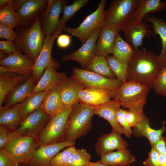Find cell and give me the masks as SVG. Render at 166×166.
<instances>
[{"instance_id": "1", "label": "cell", "mask_w": 166, "mask_h": 166, "mask_svg": "<svg viewBox=\"0 0 166 166\" xmlns=\"http://www.w3.org/2000/svg\"><path fill=\"white\" fill-rule=\"evenodd\" d=\"M162 68L158 55L144 48H139L128 64L127 81H134L150 89Z\"/></svg>"}, {"instance_id": "2", "label": "cell", "mask_w": 166, "mask_h": 166, "mask_svg": "<svg viewBox=\"0 0 166 166\" xmlns=\"http://www.w3.org/2000/svg\"><path fill=\"white\" fill-rule=\"evenodd\" d=\"M149 89L133 81L122 83L118 89L113 90V97L117 99L121 106L131 111L144 113Z\"/></svg>"}, {"instance_id": "3", "label": "cell", "mask_w": 166, "mask_h": 166, "mask_svg": "<svg viewBox=\"0 0 166 166\" xmlns=\"http://www.w3.org/2000/svg\"><path fill=\"white\" fill-rule=\"evenodd\" d=\"M39 147L37 137L21 135L14 131L9 132L6 145L3 149L17 162L27 166Z\"/></svg>"}, {"instance_id": "4", "label": "cell", "mask_w": 166, "mask_h": 166, "mask_svg": "<svg viewBox=\"0 0 166 166\" xmlns=\"http://www.w3.org/2000/svg\"><path fill=\"white\" fill-rule=\"evenodd\" d=\"M94 108L80 102L72 106L69 117L65 140L75 141L86 135L92 128V118Z\"/></svg>"}, {"instance_id": "5", "label": "cell", "mask_w": 166, "mask_h": 166, "mask_svg": "<svg viewBox=\"0 0 166 166\" xmlns=\"http://www.w3.org/2000/svg\"><path fill=\"white\" fill-rule=\"evenodd\" d=\"M39 18L29 29L17 34L14 41L18 50L23 52L34 61L40 53L45 40Z\"/></svg>"}, {"instance_id": "6", "label": "cell", "mask_w": 166, "mask_h": 166, "mask_svg": "<svg viewBox=\"0 0 166 166\" xmlns=\"http://www.w3.org/2000/svg\"><path fill=\"white\" fill-rule=\"evenodd\" d=\"M72 106L50 117L37 137L39 147L65 140L68 119Z\"/></svg>"}, {"instance_id": "7", "label": "cell", "mask_w": 166, "mask_h": 166, "mask_svg": "<svg viewBox=\"0 0 166 166\" xmlns=\"http://www.w3.org/2000/svg\"><path fill=\"white\" fill-rule=\"evenodd\" d=\"M106 0H102L97 9L88 16L77 27L65 28L64 31L77 37L83 45L96 30L104 25Z\"/></svg>"}, {"instance_id": "8", "label": "cell", "mask_w": 166, "mask_h": 166, "mask_svg": "<svg viewBox=\"0 0 166 166\" xmlns=\"http://www.w3.org/2000/svg\"><path fill=\"white\" fill-rule=\"evenodd\" d=\"M140 0H115L112 1L105 14L104 25L122 27L130 19L132 13Z\"/></svg>"}, {"instance_id": "9", "label": "cell", "mask_w": 166, "mask_h": 166, "mask_svg": "<svg viewBox=\"0 0 166 166\" xmlns=\"http://www.w3.org/2000/svg\"><path fill=\"white\" fill-rule=\"evenodd\" d=\"M62 31L58 28L53 32L51 36L45 37L41 52L32 67V75L37 82L46 69L51 67L56 69L60 66L57 61L52 57L51 52L55 39L60 35Z\"/></svg>"}, {"instance_id": "10", "label": "cell", "mask_w": 166, "mask_h": 166, "mask_svg": "<svg viewBox=\"0 0 166 166\" xmlns=\"http://www.w3.org/2000/svg\"><path fill=\"white\" fill-rule=\"evenodd\" d=\"M70 77L79 81L86 87L113 90L118 89L122 84L117 78H109L78 68L73 69Z\"/></svg>"}, {"instance_id": "11", "label": "cell", "mask_w": 166, "mask_h": 166, "mask_svg": "<svg viewBox=\"0 0 166 166\" xmlns=\"http://www.w3.org/2000/svg\"><path fill=\"white\" fill-rule=\"evenodd\" d=\"M49 118L50 117L40 108L27 116L14 131L23 136L37 137Z\"/></svg>"}, {"instance_id": "12", "label": "cell", "mask_w": 166, "mask_h": 166, "mask_svg": "<svg viewBox=\"0 0 166 166\" xmlns=\"http://www.w3.org/2000/svg\"><path fill=\"white\" fill-rule=\"evenodd\" d=\"M75 141L69 139L63 141L43 145L35 151L28 166H50L52 159L66 147L74 145Z\"/></svg>"}, {"instance_id": "13", "label": "cell", "mask_w": 166, "mask_h": 166, "mask_svg": "<svg viewBox=\"0 0 166 166\" xmlns=\"http://www.w3.org/2000/svg\"><path fill=\"white\" fill-rule=\"evenodd\" d=\"M122 30L128 42L136 51L142 45L144 37L148 38L152 34V30L146 22H136L130 20L123 26Z\"/></svg>"}, {"instance_id": "14", "label": "cell", "mask_w": 166, "mask_h": 166, "mask_svg": "<svg viewBox=\"0 0 166 166\" xmlns=\"http://www.w3.org/2000/svg\"><path fill=\"white\" fill-rule=\"evenodd\" d=\"M34 61L27 55L18 50L0 60V65L7 67L10 72L15 73L28 78L33 74Z\"/></svg>"}, {"instance_id": "15", "label": "cell", "mask_w": 166, "mask_h": 166, "mask_svg": "<svg viewBox=\"0 0 166 166\" xmlns=\"http://www.w3.org/2000/svg\"><path fill=\"white\" fill-rule=\"evenodd\" d=\"M101 29L95 30L76 51L70 54L63 55L62 57L63 61H75L78 62L82 67H85L96 55V42Z\"/></svg>"}, {"instance_id": "16", "label": "cell", "mask_w": 166, "mask_h": 166, "mask_svg": "<svg viewBox=\"0 0 166 166\" xmlns=\"http://www.w3.org/2000/svg\"><path fill=\"white\" fill-rule=\"evenodd\" d=\"M66 2L63 0H48L47 6L43 20V31L45 37H50L53 32L59 28V16Z\"/></svg>"}, {"instance_id": "17", "label": "cell", "mask_w": 166, "mask_h": 166, "mask_svg": "<svg viewBox=\"0 0 166 166\" xmlns=\"http://www.w3.org/2000/svg\"><path fill=\"white\" fill-rule=\"evenodd\" d=\"M121 135L117 132L112 130L109 133L100 136L94 145L97 155L101 157L115 150L127 148L128 144Z\"/></svg>"}, {"instance_id": "18", "label": "cell", "mask_w": 166, "mask_h": 166, "mask_svg": "<svg viewBox=\"0 0 166 166\" xmlns=\"http://www.w3.org/2000/svg\"><path fill=\"white\" fill-rule=\"evenodd\" d=\"M122 28L117 26H102L98 37L96 55L106 57L112 54L116 37Z\"/></svg>"}, {"instance_id": "19", "label": "cell", "mask_w": 166, "mask_h": 166, "mask_svg": "<svg viewBox=\"0 0 166 166\" xmlns=\"http://www.w3.org/2000/svg\"><path fill=\"white\" fill-rule=\"evenodd\" d=\"M121 106L119 101L117 99H114L94 107V114L107 120L111 125L112 130L120 135H125L124 129L117 119V113Z\"/></svg>"}, {"instance_id": "20", "label": "cell", "mask_w": 166, "mask_h": 166, "mask_svg": "<svg viewBox=\"0 0 166 166\" xmlns=\"http://www.w3.org/2000/svg\"><path fill=\"white\" fill-rule=\"evenodd\" d=\"M36 82L35 77L32 75L24 82L16 87L5 97L2 106L9 108L15 104L21 103L32 94Z\"/></svg>"}, {"instance_id": "21", "label": "cell", "mask_w": 166, "mask_h": 166, "mask_svg": "<svg viewBox=\"0 0 166 166\" xmlns=\"http://www.w3.org/2000/svg\"><path fill=\"white\" fill-rule=\"evenodd\" d=\"M112 97L113 90L86 87L80 93L79 102L94 108L110 100Z\"/></svg>"}, {"instance_id": "22", "label": "cell", "mask_w": 166, "mask_h": 166, "mask_svg": "<svg viewBox=\"0 0 166 166\" xmlns=\"http://www.w3.org/2000/svg\"><path fill=\"white\" fill-rule=\"evenodd\" d=\"M61 84V97L65 109L79 102L80 93L86 86L71 77H67Z\"/></svg>"}, {"instance_id": "23", "label": "cell", "mask_w": 166, "mask_h": 166, "mask_svg": "<svg viewBox=\"0 0 166 166\" xmlns=\"http://www.w3.org/2000/svg\"><path fill=\"white\" fill-rule=\"evenodd\" d=\"M61 84H58L47 91L41 108L50 117L61 112L65 109L62 100Z\"/></svg>"}, {"instance_id": "24", "label": "cell", "mask_w": 166, "mask_h": 166, "mask_svg": "<svg viewBox=\"0 0 166 166\" xmlns=\"http://www.w3.org/2000/svg\"><path fill=\"white\" fill-rule=\"evenodd\" d=\"M67 77L64 72H58L53 68H47L36 84L32 94L47 91L55 85L61 83Z\"/></svg>"}, {"instance_id": "25", "label": "cell", "mask_w": 166, "mask_h": 166, "mask_svg": "<svg viewBox=\"0 0 166 166\" xmlns=\"http://www.w3.org/2000/svg\"><path fill=\"white\" fill-rule=\"evenodd\" d=\"M143 19L145 21L152 24L153 36L155 37L158 35L161 39L162 49L158 56L163 68L166 66V22L153 15L150 16L147 15Z\"/></svg>"}, {"instance_id": "26", "label": "cell", "mask_w": 166, "mask_h": 166, "mask_svg": "<svg viewBox=\"0 0 166 166\" xmlns=\"http://www.w3.org/2000/svg\"><path fill=\"white\" fill-rule=\"evenodd\" d=\"M165 122L160 129H153L150 126L149 119L145 116L142 120L134 127L133 132L138 137L144 136L148 140L152 147L163 137L162 135L166 130Z\"/></svg>"}, {"instance_id": "27", "label": "cell", "mask_w": 166, "mask_h": 166, "mask_svg": "<svg viewBox=\"0 0 166 166\" xmlns=\"http://www.w3.org/2000/svg\"><path fill=\"white\" fill-rule=\"evenodd\" d=\"M166 9V3L160 0H140L137 8L132 13L130 20L136 22L143 21L149 13L160 12Z\"/></svg>"}, {"instance_id": "28", "label": "cell", "mask_w": 166, "mask_h": 166, "mask_svg": "<svg viewBox=\"0 0 166 166\" xmlns=\"http://www.w3.org/2000/svg\"><path fill=\"white\" fill-rule=\"evenodd\" d=\"M28 78L12 72L0 73V108L2 106L4 99L7 95Z\"/></svg>"}, {"instance_id": "29", "label": "cell", "mask_w": 166, "mask_h": 166, "mask_svg": "<svg viewBox=\"0 0 166 166\" xmlns=\"http://www.w3.org/2000/svg\"><path fill=\"white\" fill-rule=\"evenodd\" d=\"M101 157V163L112 166H129L136 161L135 156L127 148L111 152Z\"/></svg>"}, {"instance_id": "30", "label": "cell", "mask_w": 166, "mask_h": 166, "mask_svg": "<svg viewBox=\"0 0 166 166\" xmlns=\"http://www.w3.org/2000/svg\"><path fill=\"white\" fill-rule=\"evenodd\" d=\"M48 2V0H26L17 9L21 23L31 20L40 13Z\"/></svg>"}, {"instance_id": "31", "label": "cell", "mask_w": 166, "mask_h": 166, "mask_svg": "<svg viewBox=\"0 0 166 166\" xmlns=\"http://www.w3.org/2000/svg\"><path fill=\"white\" fill-rule=\"evenodd\" d=\"M135 52L132 46L125 41L118 33L115 40L113 56L120 61L128 64Z\"/></svg>"}, {"instance_id": "32", "label": "cell", "mask_w": 166, "mask_h": 166, "mask_svg": "<svg viewBox=\"0 0 166 166\" xmlns=\"http://www.w3.org/2000/svg\"><path fill=\"white\" fill-rule=\"evenodd\" d=\"M20 103L9 108L3 106L0 108V125L7 126L9 129L16 130L21 122L19 114Z\"/></svg>"}, {"instance_id": "33", "label": "cell", "mask_w": 166, "mask_h": 166, "mask_svg": "<svg viewBox=\"0 0 166 166\" xmlns=\"http://www.w3.org/2000/svg\"><path fill=\"white\" fill-rule=\"evenodd\" d=\"M46 92L44 91L32 94L20 103L19 114L21 121L29 114L41 108Z\"/></svg>"}, {"instance_id": "34", "label": "cell", "mask_w": 166, "mask_h": 166, "mask_svg": "<svg viewBox=\"0 0 166 166\" xmlns=\"http://www.w3.org/2000/svg\"><path fill=\"white\" fill-rule=\"evenodd\" d=\"M86 70L112 79L116 77L110 69L106 57L95 55L85 67Z\"/></svg>"}, {"instance_id": "35", "label": "cell", "mask_w": 166, "mask_h": 166, "mask_svg": "<svg viewBox=\"0 0 166 166\" xmlns=\"http://www.w3.org/2000/svg\"><path fill=\"white\" fill-rule=\"evenodd\" d=\"M0 6V23L14 29L21 23L19 17L11 4Z\"/></svg>"}, {"instance_id": "36", "label": "cell", "mask_w": 166, "mask_h": 166, "mask_svg": "<svg viewBox=\"0 0 166 166\" xmlns=\"http://www.w3.org/2000/svg\"><path fill=\"white\" fill-rule=\"evenodd\" d=\"M89 1V0H76L70 5H65L63 10V15L60 20L59 28L64 31L66 28V22L72 18L77 11L85 6Z\"/></svg>"}, {"instance_id": "37", "label": "cell", "mask_w": 166, "mask_h": 166, "mask_svg": "<svg viewBox=\"0 0 166 166\" xmlns=\"http://www.w3.org/2000/svg\"><path fill=\"white\" fill-rule=\"evenodd\" d=\"M109 66L117 79L123 83L127 81L128 64L116 59L113 56L106 57Z\"/></svg>"}, {"instance_id": "38", "label": "cell", "mask_w": 166, "mask_h": 166, "mask_svg": "<svg viewBox=\"0 0 166 166\" xmlns=\"http://www.w3.org/2000/svg\"><path fill=\"white\" fill-rule=\"evenodd\" d=\"M91 158V155L85 149H76L69 156L65 166H87Z\"/></svg>"}, {"instance_id": "39", "label": "cell", "mask_w": 166, "mask_h": 166, "mask_svg": "<svg viewBox=\"0 0 166 166\" xmlns=\"http://www.w3.org/2000/svg\"><path fill=\"white\" fill-rule=\"evenodd\" d=\"M76 149L74 145L67 147L52 159L50 166H65L69 156Z\"/></svg>"}, {"instance_id": "40", "label": "cell", "mask_w": 166, "mask_h": 166, "mask_svg": "<svg viewBox=\"0 0 166 166\" xmlns=\"http://www.w3.org/2000/svg\"><path fill=\"white\" fill-rule=\"evenodd\" d=\"M152 88L157 94L166 97V66L161 70Z\"/></svg>"}, {"instance_id": "41", "label": "cell", "mask_w": 166, "mask_h": 166, "mask_svg": "<svg viewBox=\"0 0 166 166\" xmlns=\"http://www.w3.org/2000/svg\"><path fill=\"white\" fill-rule=\"evenodd\" d=\"M144 116V113L124 109V118L131 127H135L142 120Z\"/></svg>"}, {"instance_id": "42", "label": "cell", "mask_w": 166, "mask_h": 166, "mask_svg": "<svg viewBox=\"0 0 166 166\" xmlns=\"http://www.w3.org/2000/svg\"><path fill=\"white\" fill-rule=\"evenodd\" d=\"M124 109L120 108L117 113V121L124 129L125 135L127 138H130L132 133L131 127L126 122L124 117Z\"/></svg>"}, {"instance_id": "43", "label": "cell", "mask_w": 166, "mask_h": 166, "mask_svg": "<svg viewBox=\"0 0 166 166\" xmlns=\"http://www.w3.org/2000/svg\"><path fill=\"white\" fill-rule=\"evenodd\" d=\"M17 33L13 29L0 23V38L7 40L14 41L17 37Z\"/></svg>"}, {"instance_id": "44", "label": "cell", "mask_w": 166, "mask_h": 166, "mask_svg": "<svg viewBox=\"0 0 166 166\" xmlns=\"http://www.w3.org/2000/svg\"><path fill=\"white\" fill-rule=\"evenodd\" d=\"M0 166H18V164L9 154L3 149H0Z\"/></svg>"}, {"instance_id": "45", "label": "cell", "mask_w": 166, "mask_h": 166, "mask_svg": "<svg viewBox=\"0 0 166 166\" xmlns=\"http://www.w3.org/2000/svg\"><path fill=\"white\" fill-rule=\"evenodd\" d=\"M159 152L153 147H152L148 152V158L143 162L145 166H159Z\"/></svg>"}, {"instance_id": "46", "label": "cell", "mask_w": 166, "mask_h": 166, "mask_svg": "<svg viewBox=\"0 0 166 166\" xmlns=\"http://www.w3.org/2000/svg\"><path fill=\"white\" fill-rule=\"evenodd\" d=\"M0 49L8 54L18 51L14 43L7 40L0 41Z\"/></svg>"}, {"instance_id": "47", "label": "cell", "mask_w": 166, "mask_h": 166, "mask_svg": "<svg viewBox=\"0 0 166 166\" xmlns=\"http://www.w3.org/2000/svg\"><path fill=\"white\" fill-rule=\"evenodd\" d=\"M71 36L67 34L60 35L57 38V46L61 49H65L68 47L71 44Z\"/></svg>"}, {"instance_id": "48", "label": "cell", "mask_w": 166, "mask_h": 166, "mask_svg": "<svg viewBox=\"0 0 166 166\" xmlns=\"http://www.w3.org/2000/svg\"><path fill=\"white\" fill-rule=\"evenodd\" d=\"M9 128L4 125H0V148L3 149L7 142L9 134Z\"/></svg>"}, {"instance_id": "49", "label": "cell", "mask_w": 166, "mask_h": 166, "mask_svg": "<svg viewBox=\"0 0 166 166\" xmlns=\"http://www.w3.org/2000/svg\"><path fill=\"white\" fill-rule=\"evenodd\" d=\"M159 153L166 156V138L163 137L153 146Z\"/></svg>"}, {"instance_id": "50", "label": "cell", "mask_w": 166, "mask_h": 166, "mask_svg": "<svg viewBox=\"0 0 166 166\" xmlns=\"http://www.w3.org/2000/svg\"><path fill=\"white\" fill-rule=\"evenodd\" d=\"M159 166H166V156L162 154H159Z\"/></svg>"}, {"instance_id": "51", "label": "cell", "mask_w": 166, "mask_h": 166, "mask_svg": "<svg viewBox=\"0 0 166 166\" xmlns=\"http://www.w3.org/2000/svg\"><path fill=\"white\" fill-rule=\"evenodd\" d=\"M87 166H112L104 164L99 161L94 162H90Z\"/></svg>"}, {"instance_id": "52", "label": "cell", "mask_w": 166, "mask_h": 166, "mask_svg": "<svg viewBox=\"0 0 166 166\" xmlns=\"http://www.w3.org/2000/svg\"><path fill=\"white\" fill-rule=\"evenodd\" d=\"M10 72L9 69L6 66L1 65L0 66V73Z\"/></svg>"}, {"instance_id": "53", "label": "cell", "mask_w": 166, "mask_h": 166, "mask_svg": "<svg viewBox=\"0 0 166 166\" xmlns=\"http://www.w3.org/2000/svg\"><path fill=\"white\" fill-rule=\"evenodd\" d=\"M12 0H0V6H3L8 4L12 1Z\"/></svg>"}, {"instance_id": "54", "label": "cell", "mask_w": 166, "mask_h": 166, "mask_svg": "<svg viewBox=\"0 0 166 166\" xmlns=\"http://www.w3.org/2000/svg\"><path fill=\"white\" fill-rule=\"evenodd\" d=\"M165 2L166 3V0H165Z\"/></svg>"}]
</instances>
